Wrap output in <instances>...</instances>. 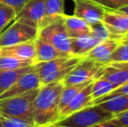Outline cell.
I'll return each mask as SVG.
<instances>
[{"label":"cell","mask_w":128,"mask_h":127,"mask_svg":"<svg viewBox=\"0 0 128 127\" xmlns=\"http://www.w3.org/2000/svg\"><path fill=\"white\" fill-rule=\"evenodd\" d=\"M63 88V81L40 87L32 112V122L36 127L53 125L59 119V100Z\"/></svg>","instance_id":"1"},{"label":"cell","mask_w":128,"mask_h":127,"mask_svg":"<svg viewBox=\"0 0 128 127\" xmlns=\"http://www.w3.org/2000/svg\"><path fill=\"white\" fill-rule=\"evenodd\" d=\"M84 58L72 55L35 64L34 68L39 78L41 86L54 82L63 81Z\"/></svg>","instance_id":"2"},{"label":"cell","mask_w":128,"mask_h":127,"mask_svg":"<svg viewBox=\"0 0 128 127\" xmlns=\"http://www.w3.org/2000/svg\"><path fill=\"white\" fill-rule=\"evenodd\" d=\"M39 89L40 87L19 95L0 99V115L23 119L33 124V105Z\"/></svg>","instance_id":"3"},{"label":"cell","mask_w":128,"mask_h":127,"mask_svg":"<svg viewBox=\"0 0 128 127\" xmlns=\"http://www.w3.org/2000/svg\"><path fill=\"white\" fill-rule=\"evenodd\" d=\"M38 36V24L24 17L15 18L0 33V47L33 41Z\"/></svg>","instance_id":"4"},{"label":"cell","mask_w":128,"mask_h":127,"mask_svg":"<svg viewBox=\"0 0 128 127\" xmlns=\"http://www.w3.org/2000/svg\"><path fill=\"white\" fill-rule=\"evenodd\" d=\"M112 118V114L100 105H92L60 119L55 125L58 127H91Z\"/></svg>","instance_id":"5"},{"label":"cell","mask_w":128,"mask_h":127,"mask_svg":"<svg viewBox=\"0 0 128 127\" xmlns=\"http://www.w3.org/2000/svg\"><path fill=\"white\" fill-rule=\"evenodd\" d=\"M38 37L52 44L58 50L66 54H71L70 41L63 21V16L41 26L38 29Z\"/></svg>","instance_id":"6"},{"label":"cell","mask_w":128,"mask_h":127,"mask_svg":"<svg viewBox=\"0 0 128 127\" xmlns=\"http://www.w3.org/2000/svg\"><path fill=\"white\" fill-rule=\"evenodd\" d=\"M104 64L84 57L63 80L64 86L80 85L95 79Z\"/></svg>","instance_id":"7"},{"label":"cell","mask_w":128,"mask_h":127,"mask_svg":"<svg viewBox=\"0 0 128 127\" xmlns=\"http://www.w3.org/2000/svg\"><path fill=\"white\" fill-rule=\"evenodd\" d=\"M74 3L73 16L86 21L88 24L102 22V17L106 9L92 0H72Z\"/></svg>","instance_id":"8"},{"label":"cell","mask_w":128,"mask_h":127,"mask_svg":"<svg viewBox=\"0 0 128 127\" xmlns=\"http://www.w3.org/2000/svg\"><path fill=\"white\" fill-rule=\"evenodd\" d=\"M102 23L113 38L120 40L123 36L128 33V15L120 10H106L102 17Z\"/></svg>","instance_id":"9"},{"label":"cell","mask_w":128,"mask_h":127,"mask_svg":"<svg viewBox=\"0 0 128 127\" xmlns=\"http://www.w3.org/2000/svg\"><path fill=\"white\" fill-rule=\"evenodd\" d=\"M98 78L109 80L116 88L128 83V61L111 62L104 64L96 77V78Z\"/></svg>","instance_id":"10"},{"label":"cell","mask_w":128,"mask_h":127,"mask_svg":"<svg viewBox=\"0 0 128 127\" xmlns=\"http://www.w3.org/2000/svg\"><path fill=\"white\" fill-rule=\"evenodd\" d=\"M41 87L39 78L35 71V68L32 71L23 74L17 81L14 83L10 88H9L5 92L0 95V99L10 98L16 95L24 93L30 90Z\"/></svg>","instance_id":"11"},{"label":"cell","mask_w":128,"mask_h":127,"mask_svg":"<svg viewBox=\"0 0 128 127\" xmlns=\"http://www.w3.org/2000/svg\"><path fill=\"white\" fill-rule=\"evenodd\" d=\"M100 105L102 109L114 116L128 110V96L118 94L111 97H104L91 102L89 105Z\"/></svg>","instance_id":"12"},{"label":"cell","mask_w":128,"mask_h":127,"mask_svg":"<svg viewBox=\"0 0 128 127\" xmlns=\"http://www.w3.org/2000/svg\"><path fill=\"white\" fill-rule=\"evenodd\" d=\"M120 42V39L117 38H108L100 42L86 54V58H91L103 64H108L113 51L118 45Z\"/></svg>","instance_id":"13"},{"label":"cell","mask_w":128,"mask_h":127,"mask_svg":"<svg viewBox=\"0 0 128 127\" xmlns=\"http://www.w3.org/2000/svg\"><path fill=\"white\" fill-rule=\"evenodd\" d=\"M0 55L12 56L24 60H33L35 62V40L0 47Z\"/></svg>","instance_id":"14"},{"label":"cell","mask_w":128,"mask_h":127,"mask_svg":"<svg viewBox=\"0 0 128 127\" xmlns=\"http://www.w3.org/2000/svg\"><path fill=\"white\" fill-rule=\"evenodd\" d=\"M35 47H36V56H35V64L46 62L55 58H62V57L72 56L66 54L56 47H54L52 44L43 39L42 37L38 36L35 39Z\"/></svg>","instance_id":"15"},{"label":"cell","mask_w":128,"mask_h":127,"mask_svg":"<svg viewBox=\"0 0 128 127\" xmlns=\"http://www.w3.org/2000/svg\"><path fill=\"white\" fill-rule=\"evenodd\" d=\"M93 80L90 84H88L86 87L82 89L71 102L63 109L59 113V119L70 115L75 112L81 110L84 107L88 106L92 102V84ZM58 119V120H59Z\"/></svg>","instance_id":"16"},{"label":"cell","mask_w":128,"mask_h":127,"mask_svg":"<svg viewBox=\"0 0 128 127\" xmlns=\"http://www.w3.org/2000/svg\"><path fill=\"white\" fill-rule=\"evenodd\" d=\"M46 15L44 0H29L24 7L18 12L15 18L24 17L35 22L39 25Z\"/></svg>","instance_id":"17"},{"label":"cell","mask_w":128,"mask_h":127,"mask_svg":"<svg viewBox=\"0 0 128 127\" xmlns=\"http://www.w3.org/2000/svg\"><path fill=\"white\" fill-rule=\"evenodd\" d=\"M100 43V41L92 37L91 34L72 37L70 41L71 54L72 56L86 57V54Z\"/></svg>","instance_id":"18"},{"label":"cell","mask_w":128,"mask_h":127,"mask_svg":"<svg viewBox=\"0 0 128 127\" xmlns=\"http://www.w3.org/2000/svg\"><path fill=\"white\" fill-rule=\"evenodd\" d=\"M63 21L68 36L71 38L91 34V25L79 17L64 14Z\"/></svg>","instance_id":"19"},{"label":"cell","mask_w":128,"mask_h":127,"mask_svg":"<svg viewBox=\"0 0 128 127\" xmlns=\"http://www.w3.org/2000/svg\"><path fill=\"white\" fill-rule=\"evenodd\" d=\"M34 65L18 70H0V95L14 85L23 74L32 71Z\"/></svg>","instance_id":"20"},{"label":"cell","mask_w":128,"mask_h":127,"mask_svg":"<svg viewBox=\"0 0 128 127\" xmlns=\"http://www.w3.org/2000/svg\"><path fill=\"white\" fill-rule=\"evenodd\" d=\"M46 15L38 25L41 26L53 21L54 19L63 16L64 13V0H44Z\"/></svg>","instance_id":"21"},{"label":"cell","mask_w":128,"mask_h":127,"mask_svg":"<svg viewBox=\"0 0 128 127\" xmlns=\"http://www.w3.org/2000/svg\"><path fill=\"white\" fill-rule=\"evenodd\" d=\"M116 87L109 81L103 78H98L93 80L92 84V102L112 92Z\"/></svg>","instance_id":"22"},{"label":"cell","mask_w":128,"mask_h":127,"mask_svg":"<svg viewBox=\"0 0 128 127\" xmlns=\"http://www.w3.org/2000/svg\"><path fill=\"white\" fill-rule=\"evenodd\" d=\"M35 64L33 60H24L6 55H0V70H18L32 66Z\"/></svg>","instance_id":"23"},{"label":"cell","mask_w":128,"mask_h":127,"mask_svg":"<svg viewBox=\"0 0 128 127\" xmlns=\"http://www.w3.org/2000/svg\"><path fill=\"white\" fill-rule=\"evenodd\" d=\"M94 80V79H93ZM92 81L86 82L80 85H72V86H64L60 95V100H59V113L63 109L66 108V106L72 100V98L82 90L84 87H86L88 84H90Z\"/></svg>","instance_id":"24"},{"label":"cell","mask_w":128,"mask_h":127,"mask_svg":"<svg viewBox=\"0 0 128 127\" xmlns=\"http://www.w3.org/2000/svg\"><path fill=\"white\" fill-rule=\"evenodd\" d=\"M17 16V12L12 7L0 3V33L12 24Z\"/></svg>","instance_id":"25"},{"label":"cell","mask_w":128,"mask_h":127,"mask_svg":"<svg viewBox=\"0 0 128 127\" xmlns=\"http://www.w3.org/2000/svg\"><path fill=\"white\" fill-rule=\"evenodd\" d=\"M125 61H128V41H120L113 51L109 63Z\"/></svg>","instance_id":"26"},{"label":"cell","mask_w":128,"mask_h":127,"mask_svg":"<svg viewBox=\"0 0 128 127\" xmlns=\"http://www.w3.org/2000/svg\"><path fill=\"white\" fill-rule=\"evenodd\" d=\"M91 35L100 40V42H103L108 38H113L107 28L102 22L91 25Z\"/></svg>","instance_id":"27"},{"label":"cell","mask_w":128,"mask_h":127,"mask_svg":"<svg viewBox=\"0 0 128 127\" xmlns=\"http://www.w3.org/2000/svg\"><path fill=\"white\" fill-rule=\"evenodd\" d=\"M0 127H36L26 120L0 115Z\"/></svg>","instance_id":"28"},{"label":"cell","mask_w":128,"mask_h":127,"mask_svg":"<svg viewBox=\"0 0 128 127\" xmlns=\"http://www.w3.org/2000/svg\"><path fill=\"white\" fill-rule=\"evenodd\" d=\"M106 10H118V9L128 5V0H92Z\"/></svg>","instance_id":"29"},{"label":"cell","mask_w":128,"mask_h":127,"mask_svg":"<svg viewBox=\"0 0 128 127\" xmlns=\"http://www.w3.org/2000/svg\"><path fill=\"white\" fill-rule=\"evenodd\" d=\"M29 0H0V3H3L4 4L12 7L18 14V12L26 5V3Z\"/></svg>","instance_id":"30"},{"label":"cell","mask_w":128,"mask_h":127,"mask_svg":"<svg viewBox=\"0 0 128 127\" xmlns=\"http://www.w3.org/2000/svg\"><path fill=\"white\" fill-rule=\"evenodd\" d=\"M112 120L120 127H128V110L120 114L114 115Z\"/></svg>","instance_id":"31"},{"label":"cell","mask_w":128,"mask_h":127,"mask_svg":"<svg viewBox=\"0 0 128 127\" xmlns=\"http://www.w3.org/2000/svg\"><path fill=\"white\" fill-rule=\"evenodd\" d=\"M118 94H122V95H126L128 96V83H126L124 85H120V86L115 88L114 90L112 92H110L109 94L104 96V97H111V96H114V95H118ZM102 97V98H104Z\"/></svg>","instance_id":"32"},{"label":"cell","mask_w":128,"mask_h":127,"mask_svg":"<svg viewBox=\"0 0 128 127\" xmlns=\"http://www.w3.org/2000/svg\"><path fill=\"white\" fill-rule=\"evenodd\" d=\"M91 127H120V126H118V125H117L116 123L113 122L112 119H109V120L98 123V124L95 125V126H92Z\"/></svg>","instance_id":"33"},{"label":"cell","mask_w":128,"mask_h":127,"mask_svg":"<svg viewBox=\"0 0 128 127\" xmlns=\"http://www.w3.org/2000/svg\"><path fill=\"white\" fill-rule=\"evenodd\" d=\"M118 10H120V11H121V12H124V13H126V14H127V15H128V5L122 7V8H120V9H118Z\"/></svg>","instance_id":"34"},{"label":"cell","mask_w":128,"mask_h":127,"mask_svg":"<svg viewBox=\"0 0 128 127\" xmlns=\"http://www.w3.org/2000/svg\"><path fill=\"white\" fill-rule=\"evenodd\" d=\"M120 41H128V33L126 34L125 36H123V37L120 38Z\"/></svg>","instance_id":"35"},{"label":"cell","mask_w":128,"mask_h":127,"mask_svg":"<svg viewBox=\"0 0 128 127\" xmlns=\"http://www.w3.org/2000/svg\"><path fill=\"white\" fill-rule=\"evenodd\" d=\"M41 127H58V126H57L55 124H53V125H50V126H41Z\"/></svg>","instance_id":"36"}]
</instances>
